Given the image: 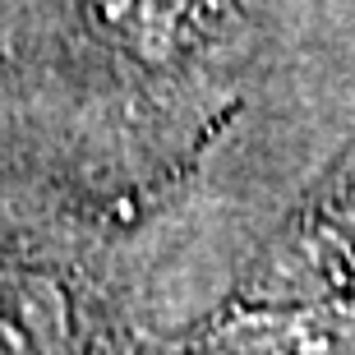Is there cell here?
<instances>
[{
  "instance_id": "obj_1",
  "label": "cell",
  "mask_w": 355,
  "mask_h": 355,
  "mask_svg": "<svg viewBox=\"0 0 355 355\" xmlns=\"http://www.w3.org/2000/svg\"><path fill=\"white\" fill-rule=\"evenodd\" d=\"M194 355H355V309L300 304L240 314L212 332Z\"/></svg>"
},
{
  "instance_id": "obj_2",
  "label": "cell",
  "mask_w": 355,
  "mask_h": 355,
  "mask_svg": "<svg viewBox=\"0 0 355 355\" xmlns=\"http://www.w3.org/2000/svg\"><path fill=\"white\" fill-rule=\"evenodd\" d=\"M203 0H92V10L130 51L162 60L180 46Z\"/></svg>"
},
{
  "instance_id": "obj_3",
  "label": "cell",
  "mask_w": 355,
  "mask_h": 355,
  "mask_svg": "<svg viewBox=\"0 0 355 355\" xmlns=\"http://www.w3.org/2000/svg\"><path fill=\"white\" fill-rule=\"evenodd\" d=\"M346 222H351V236H355V194H351V203H346Z\"/></svg>"
}]
</instances>
